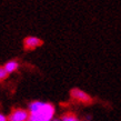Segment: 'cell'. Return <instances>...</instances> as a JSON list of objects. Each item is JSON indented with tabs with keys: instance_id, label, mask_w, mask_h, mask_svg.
<instances>
[{
	"instance_id": "8",
	"label": "cell",
	"mask_w": 121,
	"mask_h": 121,
	"mask_svg": "<svg viewBox=\"0 0 121 121\" xmlns=\"http://www.w3.org/2000/svg\"><path fill=\"white\" fill-rule=\"evenodd\" d=\"M8 74L9 73L7 72V70L4 69V67H0V81L4 80L8 77Z\"/></svg>"
},
{
	"instance_id": "4",
	"label": "cell",
	"mask_w": 121,
	"mask_h": 121,
	"mask_svg": "<svg viewBox=\"0 0 121 121\" xmlns=\"http://www.w3.org/2000/svg\"><path fill=\"white\" fill-rule=\"evenodd\" d=\"M55 107L52 106L51 103H47L44 102L43 106L41 107L40 111L38 113L40 114L41 117L43 118L44 120H50L51 121L53 119V116H55Z\"/></svg>"
},
{
	"instance_id": "2",
	"label": "cell",
	"mask_w": 121,
	"mask_h": 121,
	"mask_svg": "<svg viewBox=\"0 0 121 121\" xmlns=\"http://www.w3.org/2000/svg\"><path fill=\"white\" fill-rule=\"evenodd\" d=\"M42 44H43V40H41L35 36L26 37L23 39V49L25 50H35L36 48L41 47Z\"/></svg>"
},
{
	"instance_id": "10",
	"label": "cell",
	"mask_w": 121,
	"mask_h": 121,
	"mask_svg": "<svg viewBox=\"0 0 121 121\" xmlns=\"http://www.w3.org/2000/svg\"><path fill=\"white\" fill-rule=\"evenodd\" d=\"M51 121H62V120H61V118H60V119H52Z\"/></svg>"
},
{
	"instance_id": "9",
	"label": "cell",
	"mask_w": 121,
	"mask_h": 121,
	"mask_svg": "<svg viewBox=\"0 0 121 121\" xmlns=\"http://www.w3.org/2000/svg\"><path fill=\"white\" fill-rule=\"evenodd\" d=\"M0 121H8V118H6L4 114L0 113Z\"/></svg>"
},
{
	"instance_id": "6",
	"label": "cell",
	"mask_w": 121,
	"mask_h": 121,
	"mask_svg": "<svg viewBox=\"0 0 121 121\" xmlns=\"http://www.w3.org/2000/svg\"><path fill=\"white\" fill-rule=\"evenodd\" d=\"M4 67V69L7 70L8 73H12V72H15L16 70L18 69L19 63L17 60H10V61H8Z\"/></svg>"
},
{
	"instance_id": "3",
	"label": "cell",
	"mask_w": 121,
	"mask_h": 121,
	"mask_svg": "<svg viewBox=\"0 0 121 121\" xmlns=\"http://www.w3.org/2000/svg\"><path fill=\"white\" fill-rule=\"evenodd\" d=\"M30 113L25 109H16L8 117V121H27Z\"/></svg>"
},
{
	"instance_id": "5",
	"label": "cell",
	"mask_w": 121,
	"mask_h": 121,
	"mask_svg": "<svg viewBox=\"0 0 121 121\" xmlns=\"http://www.w3.org/2000/svg\"><path fill=\"white\" fill-rule=\"evenodd\" d=\"M43 103L42 101H33L29 104V113L30 114H35V113H38L39 111H40L41 107L43 106Z\"/></svg>"
},
{
	"instance_id": "1",
	"label": "cell",
	"mask_w": 121,
	"mask_h": 121,
	"mask_svg": "<svg viewBox=\"0 0 121 121\" xmlns=\"http://www.w3.org/2000/svg\"><path fill=\"white\" fill-rule=\"evenodd\" d=\"M70 95L71 98L77 101H80V102H83V103H91L92 102V98L90 95L87 93V92L82 91L81 89H78V88H74L70 91Z\"/></svg>"
},
{
	"instance_id": "7",
	"label": "cell",
	"mask_w": 121,
	"mask_h": 121,
	"mask_svg": "<svg viewBox=\"0 0 121 121\" xmlns=\"http://www.w3.org/2000/svg\"><path fill=\"white\" fill-rule=\"evenodd\" d=\"M61 120L62 121H78L77 117L72 113H66L63 114L62 117H61Z\"/></svg>"
}]
</instances>
